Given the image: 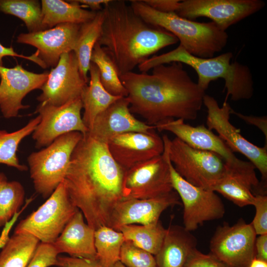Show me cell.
I'll list each match as a JSON object with an SVG mask.
<instances>
[{"label": "cell", "instance_id": "1", "mask_svg": "<svg viewBox=\"0 0 267 267\" xmlns=\"http://www.w3.org/2000/svg\"><path fill=\"white\" fill-rule=\"evenodd\" d=\"M125 171L113 159L106 143L87 133L75 148L64 181L71 201L94 230L109 226L116 205L124 199Z\"/></svg>", "mask_w": 267, "mask_h": 267}, {"label": "cell", "instance_id": "2", "mask_svg": "<svg viewBox=\"0 0 267 267\" xmlns=\"http://www.w3.org/2000/svg\"><path fill=\"white\" fill-rule=\"evenodd\" d=\"M120 78L131 112L150 126L171 119L195 120L203 105L205 91L180 62L156 66L151 74L132 71Z\"/></svg>", "mask_w": 267, "mask_h": 267}, {"label": "cell", "instance_id": "3", "mask_svg": "<svg viewBox=\"0 0 267 267\" xmlns=\"http://www.w3.org/2000/svg\"><path fill=\"white\" fill-rule=\"evenodd\" d=\"M103 10L97 43L110 57L120 76L132 72L151 55L178 42L171 33L146 23L124 0H110Z\"/></svg>", "mask_w": 267, "mask_h": 267}, {"label": "cell", "instance_id": "4", "mask_svg": "<svg viewBox=\"0 0 267 267\" xmlns=\"http://www.w3.org/2000/svg\"><path fill=\"white\" fill-rule=\"evenodd\" d=\"M233 54L227 52L216 57L201 58L191 55L180 44L175 49L164 54L154 55L138 66L141 72H147L153 67L172 62H180L192 67L198 76L197 82L203 90L212 81H224L225 102L249 99L254 94V82L249 67L237 61L231 62Z\"/></svg>", "mask_w": 267, "mask_h": 267}, {"label": "cell", "instance_id": "5", "mask_svg": "<svg viewBox=\"0 0 267 267\" xmlns=\"http://www.w3.org/2000/svg\"><path fill=\"white\" fill-rule=\"evenodd\" d=\"M130 5L146 23L160 27L176 36L186 51L196 57L210 58L226 46L228 35L213 22H198L175 13L158 11L142 0H132Z\"/></svg>", "mask_w": 267, "mask_h": 267}, {"label": "cell", "instance_id": "6", "mask_svg": "<svg viewBox=\"0 0 267 267\" xmlns=\"http://www.w3.org/2000/svg\"><path fill=\"white\" fill-rule=\"evenodd\" d=\"M83 136L78 132L68 133L28 156L34 188L44 198L48 197L64 180L72 153Z\"/></svg>", "mask_w": 267, "mask_h": 267}, {"label": "cell", "instance_id": "7", "mask_svg": "<svg viewBox=\"0 0 267 267\" xmlns=\"http://www.w3.org/2000/svg\"><path fill=\"white\" fill-rule=\"evenodd\" d=\"M169 159L177 173L189 183L212 190L225 175V162L218 155L194 148L175 137L162 136Z\"/></svg>", "mask_w": 267, "mask_h": 267}, {"label": "cell", "instance_id": "8", "mask_svg": "<svg viewBox=\"0 0 267 267\" xmlns=\"http://www.w3.org/2000/svg\"><path fill=\"white\" fill-rule=\"evenodd\" d=\"M78 210L63 180L44 203L18 223L14 233L29 234L41 243L53 244Z\"/></svg>", "mask_w": 267, "mask_h": 267}, {"label": "cell", "instance_id": "9", "mask_svg": "<svg viewBox=\"0 0 267 267\" xmlns=\"http://www.w3.org/2000/svg\"><path fill=\"white\" fill-rule=\"evenodd\" d=\"M155 127L159 132L172 133L194 148L218 155L225 162L226 173L252 180L258 178L255 167L250 162L236 157L225 143L204 125L193 127L178 119L168 120Z\"/></svg>", "mask_w": 267, "mask_h": 267}, {"label": "cell", "instance_id": "10", "mask_svg": "<svg viewBox=\"0 0 267 267\" xmlns=\"http://www.w3.org/2000/svg\"><path fill=\"white\" fill-rule=\"evenodd\" d=\"M203 104L207 109L206 125L210 130H214L219 136L234 152H237L245 156L262 176L266 184L267 179V146L259 147L243 136L239 129L230 122L231 108L224 101L220 107L213 97L205 94Z\"/></svg>", "mask_w": 267, "mask_h": 267}, {"label": "cell", "instance_id": "11", "mask_svg": "<svg viewBox=\"0 0 267 267\" xmlns=\"http://www.w3.org/2000/svg\"><path fill=\"white\" fill-rule=\"evenodd\" d=\"M174 190L165 146L162 155L125 171L123 182L124 198H153Z\"/></svg>", "mask_w": 267, "mask_h": 267}, {"label": "cell", "instance_id": "12", "mask_svg": "<svg viewBox=\"0 0 267 267\" xmlns=\"http://www.w3.org/2000/svg\"><path fill=\"white\" fill-rule=\"evenodd\" d=\"M257 234L251 224L240 219L219 225L210 242V253L227 267H249L256 258Z\"/></svg>", "mask_w": 267, "mask_h": 267}, {"label": "cell", "instance_id": "13", "mask_svg": "<svg viewBox=\"0 0 267 267\" xmlns=\"http://www.w3.org/2000/svg\"><path fill=\"white\" fill-rule=\"evenodd\" d=\"M169 166L173 189L183 206V227L187 230L194 231L206 222L223 217L225 207L216 192L186 181L175 171L170 160Z\"/></svg>", "mask_w": 267, "mask_h": 267}, {"label": "cell", "instance_id": "14", "mask_svg": "<svg viewBox=\"0 0 267 267\" xmlns=\"http://www.w3.org/2000/svg\"><path fill=\"white\" fill-rule=\"evenodd\" d=\"M265 2L261 0H180L175 12L190 20L205 17L226 31L231 25L261 10Z\"/></svg>", "mask_w": 267, "mask_h": 267}, {"label": "cell", "instance_id": "15", "mask_svg": "<svg viewBox=\"0 0 267 267\" xmlns=\"http://www.w3.org/2000/svg\"><path fill=\"white\" fill-rule=\"evenodd\" d=\"M82 109L81 97L59 106L40 103L36 112L39 113L40 121L32 133L36 147H46L68 133L78 132L85 134L88 129L82 120Z\"/></svg>", "mask_w": 267, "mask_h": 267}, {"label": "cell", "instance_id": "16", "mask_svg": "<svg viewBox=\"0 0 267 267\" xmlns=\"http://www.w3.org/2000/svg\"><path fill=\"white\" fill-rule=\"evenodd\" d=\"M87 85L74 51L65 52L61 55L57 65L48 73L37 100L40 104L61 106L81 97Z\"/></svg>", "mask_w": 267, "mask_h": 267}, {"label": "cell", "instance_id": "17", "mask_svg": "<svg viewBox=\"0 0 267 267\" xmlns=\"http://www.w3.org/2000/svg\"><path fill=\"white\" fill-rule=\"evenodd\" d=\"M48 73H33L19 64L13 68L0 66V109L3 117H16L20 110L30 107L22 104L23 98L31 91L41 89Z\"/></svg>", "mask_w": 267, "mask_h": 267}, {"label": "cell", "instance_id": "18", "mask_svg": "<svg viewBox=\"0 0 267 267\" xmlns=\"http://www.w3.org/2000/svg\"><path fill=\"white\" fill-rule=\"evenodd\" d=\"M154 130L128 132L115 136L107 143L110 153L125 170L162 155L164 141Z\"/></svg>", "mask_w": 267, "mask_h": 267}, {"label": "cell", "instance_id": "19", "mask_svg": "<svg viewBox=\"0 0 267 267\" xmlns=\"http://www.w3.org/2000/svg\"><path fill=\"white\" fill-rule=\"evenodd\" d=\"M80 25L63 23L38 32L21 33L17 42L37 48L38 57L46 68L54 67L63 53L73 51Z\"/></svg>", "mask_w": 267, "mask_h": 267}, {"label": "cell", "instance_id": "20", "mask_svg": "<svg viewBox=\"0 0 267 267\" xmlns=\"http://www.w3.org/2000/svg\"><path fill=\"white\" fill-rule=\"evenodd\" d=\"M179 199L175 190L153 198H124L116 205L109 227L118 231L120 227L125 225H147L157 222L161 214L168 208L181 204Z\"/></svg>", "mask_w": 267, "mask_h": 267}, {"label": "cell", "instance_id": "21", "mask_svg": "<svg viewBox=\"0 0 267 267\" xmlns=\"http://www.w3.org/2000/svg\"><path fill=\"white\" fill-rule=\"evenodd\" d=\"M156 129L138 120L130 110L127 97H122L112 104L95 118L87 133L95 139L106 143L112 137L132 132H148Z\"/></svg>", "mask_w": 267, "mask_h": 267}, {"label": "cell", "instance_id": "22", "mask_svg": "<svg viewBox=\"0 0 267 267\" xmlns=\"http://www.w3.org/2000/svg\"><path fill=\"white\" fill-rule=\"evenodd\" d=\"M94 232L95 230L85 223L84 215L79 210L53 245L59 254L65 253L70 257L97 259Z\"/></svg>", "mask_w": 267, "mask_h": 267}, {"label": "cell", "instance_id": "23", "mask_svg": "<svg viewBox=\"0 0 267 267\" xmlns=\"http://www.w3.org/2000/svg\"><path fill=\"white\" fill-rule=\"evenodd\" d=\"M197 245L195 237L183 226L170 225L155 255L156 267H184Z\"/></svg>", "mask_w": 267, "mask_h": 267}, {"label": "cell", "instance_id": "24", "mask_svg": "<svg viewBox=\"0 0 267 267\" xmlns=\"http://www.w3.org/2000/svg\"><path fill=\"white\" fill-rule=\"evenodd\" d=\"M89 72V84L81 95L84 113L83 121L88 130L91 128L96 117L121 97L110 94L102 85L97 66L91 62Z\"/></svg>", "mask_w": 267, "mask_h": 267}, {"label": "cell", "instance_id": "25", "mask_svg": "<svg viewBox=\"0 0 267 267\" xmlns=\"http://www.w3.org/2000/svg\"><path fill=\"white\" fill-rule=\"evenodd\" d=\"M41 7L45 30L63 23H85L92 20L97 12L85 9L74 0H42Z\"/></svg>", "mask_w": 267, "mask_h": 267}, {"label": "cell", "instance_id": "26", "mask_svg": "<svg viewBox=\"0 0 267 267\" xmlns=\"http://www.w3.org/2000/svg\"><path fill=\"white\" fill-rule=\"evenodd\" d=\"M103 19L104 12L102 9L96 12L92 20L81 24L73 49L81 74L88 82V73L91 63V53L100 36Z\"/></svg>", "mask_w": 267, "mask_h": 267}, {"label": "cell", "instance_id": "27", "mask_svg": "<svg viewBox=\"0 0 267 267\" xmlns=\"http://www.w3.org/2000/svg\"><path fill=\"white\" fill-rule=\"evenodd\" d=\"M40 241L26 233H14L0 253V267H27Z\"/></svg>", "mask_w": 267, "mask_h": 267}, {"label": "cell", "instance_id": "28", "mask_svg": "<svg viewBox=\"0 0 267 267\" xmlns=\"http://www.w3.org/2000/svg\"><path fill=\"white\" fill-rule=\"evenodd\" d=\"M125 240H129L137 246L153 255L159 251L166 233L160 221L147 225L134 224L123 225L118 229Z\"/></svg>", "mask_w": 267, "mask_h": 267}, {"label": "cell", "instance_id": "29", "mask_svg": "<svg viewBox=\"0 0 267 267\" xmlns=\"http://www.w3.org/2000/svg\"><path fill=\"white\" fill-rule=\"evenodd\" d=\"M40 121L39 115L30 120L21 129L11 133L0 130V164L24 171L28 167L21 165L17 155V151L22 140L32 134Z\"/></svg>", "mask_w": 267, "mask_h": 267}, {"label": "cell", "instance_id": "30", "mask_svg": "<svg viewBox=\"0 0 267 267\" xmlns=\"http://www.w3.org/2000/svg\"><path fill=\"white\" fill-rule=\"evenodd\" d=\"M125 240L120 231L108 226H102L95 230L96 258L102 267H114L120 261V252Z\"/></svg>", "mask_w": 267, "mask_h": 267}, {"label": "cell", "instance_id": "31", "mask_svg": "<svg viewBox=\"0 0 267 267\" xmlns=\"http://www.w3.org/2000/svg\"><path fill=\"white\" fill-rule=\"evenodd\" d=\"M90 62L97 66L100 82L110 94L116 96H127L128 91L121 82L114 63L97 42L92 50Z\"/></svg>", "mask_w": 267, "mask_h": 267}, {"label": "cell", "instance_id": "32", "mask_svg": "<svg viewBox=\"0 0 267 267\" xmlns=\"http://www.w3.org/2000/svg\"><path fill=\"white\" fill-rule=\"evenodd\" d=\"M0 11L22 20L30 33L45 30L41 5L38 0H0Z\"/></svg>", "mask_w": 267, "mask_h": 267}, {"label": "cell", "instance_id": "33", "mask_svg": "<svg viewBox=\"0 0 267 267\" xmlns=\"http://www.w3.org/2000/svg\"><path fill=\"white\" fill-rule=\"evenodd\" d=\"M240 207L253 205L256 194L247 180L225 173L213 189Z\"/></svg>", "mask_w": 267, "mask_h": 267}, {"label": "cell", "instance_id": "34", "mask_svg": "<svg viewBox=\"0 0 267 267\" xmlns=\"http://www.w3.org/2000/svg\"><path fill=\"white\" fill-rule=\"evenodd\" d=\"M24 197V187L19 181L6 179L2 182L0 187V227L19 211Z\"/></svg>", "mask_w": 267, "mask_h": 267}, {"label": "cell", "instance_id": "35", "mask_svg": "<svg viewBox=\"0 0 267 267\" xmlns=\"http://www.w3.org/2000/svg\"><path fill=\"white\" fill-rule=\"evenodd\" d=\"M120 261L126 267H157L153 255L129 240L122 246Z\"/></svg>", "mask_w": 267, "mask_h": 267}, {"label": "cell", "instance_id": "36", "mask_svg": "<svg viewBox=\"0 0 267 267\" xmlns=\"http://www.w3.org/2000/svg\"><path fill=\"white\" fill-rule=\"evenodd\" d=\"M59 253L53 244L40 243L27 267L55 266Z\"/></svg>", "mask_w": 267, "mask_h": 267}, {"label": "cell", "instance_id": "37", "mask_svg": "<svg viewBox=\"0 0 267 267\" xmlns=\"http://www.w3.org/2000/svg\"><path fill=\"white\" fill-rule=\"evenodd\" d=\"M256 209L255 217L251 222L257 235L267 234V196L257 194L253 205Z\"/></svg>", "mask_w": 267, "mask_h": 267}, {"label": "cell", "instance_id": "38", "mask_svg": "<svg viewBox=\"0 0 267 267\" xmlns=\"http://www.w3.org/2000/svg\"><path fill=\"white\" fill-rule=\"evenodd\" d=\"M184 267H227L210 253L204 254L197 249L193 251Z\"/></svg>", "mask_w": 267, "mask_h": 267}, {"label": "cell", "instance_id": "39", "mask_svg": "<svg viewBox=\"0 0 267 267\" xmlns=\"http://www.w3.org/2000/svg\"><path fill=\"white\" fill-rule=\"evenodd\" d=\"M55 266L59 267H102L97 259L70 256H58Z\"/></svg>", "mask_w": 267, "mask_h": 267}, {"label": "cell", "instance_id": "40", "mask_svg": "<svg viewBox=\"0 0 267 267\" xmlns=\"http://www.w3.org/2000/svg\"><path fill=\"white\" fill-rule=\"evenodd\" d=\"M154 9L164 13H175L178 7L179 0H142Z\"/></svg>", "mask_w": 267, "mask_h": 267}, {"label": "cell", "instance_id": "41", "mask_svg": "<svg viewBox=\"0 0 267 267\" xmlns=\"http://www.w3.org/2000/svg\"><path fill=\"white\" fill-rule=\"evenodd\" d=\"M231 114H234L238 118L244 121L248 124L255 126L258 128L264 134L266 138V144L267 146V117L264 116H254L243 115L240 113L236 112L232 108L231 109Z\"/></svg>", "mask_w": 267, "mask_h": 267}, {"label": "cell", "instance_id": "42", "mask_svg": "<svg viewBox=\"0 0 267 267\" xmlns=\"http://www.w3.org/2000/svg\"><path fill=\"white\" fill-rule=\"evenodd\" d=\"M7 56L17 57L31 60L37 64L42 68H46L44 62L39 58L36 51L30 56H26L23 54H18L15 52L11 47H5L0 43V66H3L2 58Z\"/></svg>", "mask_w": 267, "mask_h": 267}, {"label": "cell", "instance_id": "43", "mask_svg": "<svg viewBox=\"0 0 267 267\" xmlns=\"http://www.w3.org/2000/svg\"><path fill=\"white\" fill-rule=\"evenodd\" d=\"M30 202V201L28 200L26 204L23 207L22 210H20L18 212H17L13 216L12 219L8 222H7L3 226V229L0 235V248H2L4 246V245L9 239V234L11 228L16 222L17 220L18 219L21 213H22L24 209L26 208L27 205H28Z\"/></svg>", "mask_w": 267, "mask_h": 267}, {"label": "cell", "instance_id": "44", "mask_svg": "<svg viewBox=\"0 0 267 267\" xmlns=\"http://www.w3.org/2000/svg\"><path fill=\"white\" fill-rule=\"evenodd\" d=\"M256 258L267 261V234L259 235L255 244Z\"/></svg>", "mask_w": 267, "mask_h": 267}, {"label": "cell", "instance_id": "45", "mask_svg": "<svg viewBox=\"0 0 267 267\" xmlns=\"http://www.w3.org/2000/svg\"><path fill=\"white\" fill-rule=\"evenodd\" d=\"M82 7H88L91 11L97 12L103 9L104 5L107 4L110 0H74Z\"/></svg>", "mask_w": 267, "mask_h": 267}, {"label": "cell", "instance_id": "46", "mask_svg": "<svg viewBox=\"0 0 267 267\" xmlns=\"http://www.w3.org/2000/svg\"><path fill=\"white\" fill-rule=\"evenodd\" d=\"M249 267H267V261L255 258L251 262Z\"/></svg>", "mask_w": 267, "mask_h": 267}, {"label": "cell", "instance_id": "47", "mask_svg": "<svg viewBox=\"0 0 267 267\" xmlns=\"http://www.w3.org/2000/svg\"><path fill=\"white\" fill-rule=\"evenodd\" d=\"M6 179H7V178L5 175L2 173H0V187L1 184L2 183V182Z\"/></svg>", "mask_w": 267, "mask_h": 267}, {"label": "cell", "instance_id": "48", "mask_svg": "<svg viewBox=\"0 0 267 267\" xmlns=\"http://www.w3.org/2000/svg\"><path fill=\"white\" fill-rule=\"evenodd\" d=\"M114 267H126L120 261L118 262L115 264Z\"/></svg>", "mask_w": 267, "mask_h": 267}, {"label": "cell", "instance_id": "49", "mask_svg": "<svg viewBox=\"0 0 267 267\" xmlns=\"http://www.w3.org/2000/svg\"></svg>", "mask_w": 267, "mask_h": 267}]
</instances>
